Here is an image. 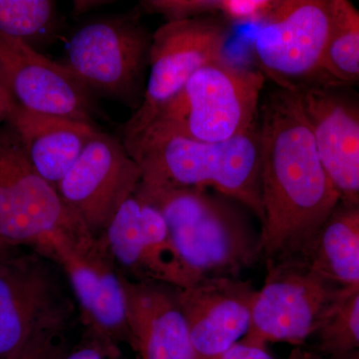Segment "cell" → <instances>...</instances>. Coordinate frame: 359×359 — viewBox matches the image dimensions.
Wrapping results in <instances>:
<instances>
[{
  "instance_id": "cell-1",
  "label": "cell",
  "mask_w": 359,
  "mask_h": 359,
  "mask_svg": "<svg viewBox=\"0 0 359 359\" xmlns=\"http://www.w3.org/2000/svg\"><path fill=\"white\" fill-rule=\"evenodd\" d=\"M262 257L268 266L299 259L339 200L299 89L276 86L262 99Z\"/></svg>"
},
{
  "instance_id": "cell-2",
  "label": "cell",
  "mask_w": 359,
  "mask_h": 359,
  "mask_svg": "<svg viewBox=\"0 0 359 359\" xmlns=\"http://www.w3.org/2000/svg\"><path fill=\"white\" fill-rule=\"evenodd\" d=\"M141 170V183L212 189L261 219V144L257 123L224 142H203L146 129L123 141Z\"/></svg>"
},
{
  "instance_id": "cell-3",
  "label": "cell",
  "mask_w": 359,
  "mask_h": 359,
  "mask_svg": "<svg viewBox=\"0 0 359 359\" xmlns=\"http://www.w3.org/2000/svg\"><path fill=\"white\" fill-rule=\"evenodd\" d=\"M136 194L159 210L180 257L198 282L240 278L262 257L261 231L255 230L236 201L204 189L144 183Z\"/></svg>"
},
{
  "instance_id": "cell-4",
  "label": "cell",
  "mask_w": 359,
  "mask_h": 359,
  "mask_svg": "<svg viewBox=\"0 0 359 359\" xmlns=\"http://www.w3.org/2000/svg\"><path fill=\"white\" fill-rule=\"evenodd\" d=\"M264 83L261 70L226 58L212 63L195 73L144 130L211 143L231 140L256 126Z\"/></svg>"
},
{
  "instance_id": "cell-5",
  "label": "cell",
  "mask_w": 359,
  "mask_h": 359,
  "mask_svg": "<svg viewBox=\"0 0 359 359\" xmlns=\"http://www.w3.org/2000/svg\"><path fill=\"white\" fill-rule=\"evenodd\" d=\"M152 39L138 11L97 18L73 33L63 65L92 95L137 111L145 95Z\"/></svg>"
},
{
  "instance_id": "cell-6",
  "label": "cell",
  "mask_w": 359,
  "mask_h": 359,
  "mask_svg": "<svg viewBox=\"0 0 359 359\" xmlns=\"http://www.w3.org/2000/svg\"><path fill=\"white\" fill-rule=\"evenodd\" d=\"M78 308L65 271L25 245H0V359L32 335L74 325Z\"/></svg>"
},
{
  "instance_id": "cell-7",
  "label": "cell",
  "mask_w": 359,
  "mask_h": 359,
  "mask_svg": "<svg viewBox=\"0 0 359 359\" xmlns=\"http://www.w3.org/2000/svg\"><path fill=\"white\" fill-rule=\"evenodd\" d=\"M91 235L28 160L20 135L0 125V245L41 250L53 236Z\"/></svg>"
},
{
  "instance_id": "cell-8",
  "label": "cell",
  "mask_w": 359,
  "mask_h": 359,
  "mask_svg": "<svg viewBox=\"0 0 359 359\" xmlns=\"http://www.w3.org/2000/svg\"><path fill=\"white\" fill-rule=\"evenodd\" d=\"M347 292L297 259L268 266L244 339L263 346L304 344L320 332Z\"/></svg>"
},
{
  "instance_id": "cell-9",
  "label": "cell",
  "mask_w": 359,
  "mask_h": 359,
  "mask_svg": "<svg viewBox=\"0 0 359 359\" xmlns=\"http://www.w3.org/2000/svg\"><path fill=\"white\" fill-rule=\"evenodd\" d=\"M330 26V0H280L254 37L259 70L283 88L316 83Z\"/></svg>"
},
{
  "instance_id": "cell-10",
  "label": "cell",
  "mask_w": 359,
  "mask_h": 359,
  "mask_svg": "<svg viewBox=\"0 0 359 359\" xmlns=\"http://www.w3.org/2000/svg\"><path fill=\"white\" fill-rule=\"evenodd\" d=\"M228 32L215 18L167 21L153 33L143 103L124 127V140L146 128L195 73L226 59Z\"/></svg>"
},
{
  "instance_id": "cell-11",
  "label": "cell",
  "mask_w": 359,
  "mask_h": 359,
  "mask_svg": "<svg viewBox=\"0 0 359 359\" xmlns=\"http://www.w3.org/2000/svg\"><path fill=\"white\" fill-rule=\"evenodd\" d=\"M40 252L65 271L83 327L131 346L123 276L103 241L62 233L53 236Z\"/></svg>"
},
{
  "instance_id": "cell-12",
  "label": "cell",
  "mask_w": 359,
  "mask_h": 359,
  "mask_svg": "<svg viewBox=\"0 0 359 359\" xmlns=\"http://www.w3.org/2000/svg\"><path fill=\"white\" fill-rule=\"evenodd\" d=\"M141 178L140 167L125 144L97 130L56 189L87 231L98 238L125 201L136 194Z\"/></svg>"
},
{
  "instance_id": "cell-13",
  "label": "cell",
  "mask_w": 359,
  "mask_h": 359,
  "mask_svg": "<svg viewBox=\"0 0 359 359\" xmlns=\"http://www.w3.org/2000/svg\"><path fill=\"white\" fill-rule=\"evenodd\" d=\"M99 238L130 280H151L178 289L198 283L180 257L159 210L137 194L125 201Z\"/></svg>"
},
{
  "instance_id": "cell-14",
  "label": "cell",
  "mask_w": 359,
  "mask_h": 359,
  "mask_svg": "<svg viewBox=\"0 0 359 359\" xmlns=\"http://www.w3.org/2000/svg\"><path fill=\"white\" fill-rule=\"evenodd\" d=\"M0 76L20 107L95 126L94 96L72 73L1 32Z\"/></svg>"
},
{
  "instance_id": "cell-15",
  "label": "cell",
  "mask_w": 359,
  "mask_h": 359,
  "mask_svg": "<svg viewBox=\"0 0 359 359\" xmlns=\"http://www.w3.org/2000/svg\"><path fill=\"white\" fill-rule=\"evenodd\" d=\"M321 160L340 195L359 197V93L351 87L299 88Z\"/></svg>"
},
{
  "instance_id": "cell-16",
  "label": "cell",
  "mask_w": 359,
  "mask_h": 359,
  "mask_svg": "<svg viewBox=\"0 0 359 359\" xmlns=\"http://www.w3.org/2000/svg\"><path fill=\"white\" fill-rule=\"evenodd\" d=\"M256 292L240 278H205L180 289L196 359L218 355L245 339Z\"/></svg>"
},
{
  "instance_id": "cell-17",
  "label": "cell",
  "mask_w": 359,
  "mask_h": 359,
  "mask_svg": "<svg viewBox=\"0 0 359 359\" xmlns=\"http://www.w3.org/2000/svg\"><path fill=\"white\" fill-rule=\"evenodd\" d=\"M123 283L131 346L140 358L196 359L180 289L124 276Z\"/></svg>"
},
{
  "instance_id": "cell-18",
  "label": "cell",
  "mask_w": 359,
  "mask_h": 359,
  "mask_svg": "<svg viewBox=\"0 0 359 359\" xmlns=\"http://www.w3.org/2000/svg\"><path fill=\"white\" fill-rule=\"evenodd\" d=\"M20 135L33 168L57 185L97 131L87 123L26 110L18 105L8 121Z\"/></svg>"
},
{
  "instance_id": "cell-19",
  "label": "cell",
  "mask_w": 359,
  "mask_h": 359,
  "mask_svg": "<svg viewBox=\"0 0 359 359\" xmlns=\"http://www.w3.org/2000/svg\"><path fill=\"white\" fill-rule=\"evenodd\" d=\"M297 261L340 289L359 287V197L341 195Z\"/></svg>"
},
{
  "instance_id": "cell-20",
  "label": "cell",
  "mask_w": 359,
  "mask_h": 359,
  "mask_svg": "<svg viewBox=\"0 0 359 359\" xmlns=\"http://www.w3.org/2000/svg\"><path fill=\"white\" fill-rule=\"evenodd\" d=\"M332 26L314 84L359 86V11L347 0H330Z\"/></svg>"
},
{
  "instance_id": "cell-21",
  "label": "cell",
  "mask_w": 359,
  "mask_h": 359,
  "mask_svg": "<svg viewBox=\"0 0 359 359\" xmlns=\"http://www.w3.org/2000/svg\"><path fill=\"white\" fill-rule=\"evenodd\" d=\"M65 20L51 0H0V32L35 50L53 43Z\"/></svg>"
},
{
  "instance_id": "cell-22",
  "label": "cell",
  "mask_w": 359,
  "mask_h": 359,
  "mask_svg": "<svg viewBox=\"0 0 359 359\" xmlns=\"http://www.w3.org/2000/svg\"><path fill=\"white\" fill-rule=\"evenodd\" d=\"M316 337L320 351L330 358L358 351L359 287L346 292Z\"/></svg>"
},
{
  "instance_id": "cell-23",
  "label": "cell",
  "mask_w": 359,
  "mask_h": 359,
  "mask_svg": "<svg viewBox=\"0 0 359 359\" xmlns=\"http://www.w3.org/2000/svg\"><path fill=\"white\" fill-rule=\"evenodd\" d=\"M141 6L149 13L160 14L167 21L192 18H223L238 23L242 18L241 0H148Z\"/></svg>"
},
{
  "instance_id": "cell-24",
  "label": "cell",
  "mask_w": 359,
  "mask_h": 359,
  "mask_svg": "<svg viewBox=\"0 0 359 359\" xmlns=\"http://www.w3.org/2000/svg\"><path fill=\"white\" fill-rule=\"evenodd\" d=\"M72 327L71 325L37 332L6 359H62L73 346L70 339Z\"/></svg>"
},
{
  "instance_id": "cell-25",
  "label": "cell",
  "mask_w": 359,
  "mask_h": 359,
  "mask_svg": "<svg viewBox=\"0 0 359 359\" xmlns=\"http://www.w3.org/2000/svg\"><path fill=\"white\" fill-rule=\"evenodd\" d=\"M120 346L115 340L84 327L81 339L62 359H127Z\"/></svg>"
},
{
  "instance_id": "cell-26",
  "label": "cell",
  "mask_w": 359,
  "mask_h": 359,
  "mask_svg": "<svg viewBox=\"0 0 359 359\" xmlns=\"http://www.w3.org/2000/svg\"><path fill=\"white\" fill-rule=\"evenodd\" d=\"M205 359H273L266 346L243 339L218 355Z\"/></svg>"
},
{
  "instance_id": "cell-27",
  "label": "cell",
  "mask_w": 359,
  "mask_h": 359,
  "mask_svg": "<svg viewBox=\"0 0 359 359\" xmlns=\"http://www.w3.org/2000/svg\"><path fill=\"white\" fill-rule=\"evenodd\" d=\"M18 104L0 76V125L8 121Z\"/></svg>"
},
{
  "instance_id": "cell-28",
  "label": "cell",
  "mask_w": 359,
  "mask_h": 359,
  "mask_svg": "<svg viewBox=\"0 0 359 359\" xmlns=\"http://www.w3.org/2000/svg\"><path fill=\"white\" fill-rule=\"evenodd\" d=\"M112 4V1H105V0H77L73 1L72 14L75 18L84 15L90 11H96L104 6Z\"/></svg>"
},
{
  "instance_id": "cell-29",
  "label": "cell",
  "mask_w": 359,
  "mask_h": 359,
  "mask_svg": "<svg viewBox=\"0 0 359 359\" xmlns=\"http://www.w3.org/2000/svg\"><path fill=\"white\" fill-rule=\"evenodd\" d=\"M332 359H359V349L358 351H353V353L344 354V355L337 356V358Z\"/></svg>"
},
{
  "instance_id": "cell-30",
  "label": "cell",
  "mask_w": 359,
  "mask_h": 359,
  "mask_svg": "<svg viewBox=\"0 0 359 359\" xmlns=\"http://www.w3.org/2000/svg\"><path fill=\"white\" fill-rule=\"evenodd\" d=\"M299 359H313V358H311V356L306 355V356H304V358H301Z\"/></svg>"
}]
</instances>
